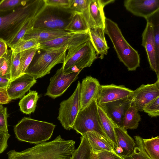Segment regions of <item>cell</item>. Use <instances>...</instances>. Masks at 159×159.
<instances>
[{
	"instance_id": "6da1fadb",
	"label": "cell",
	"mask_w": 159,
	"mask_h": 159,
	"mask_svg": "<svg viewBox=\"0 0 159 159\" xmlns=\"http://www.w3.org/2000/svg\"><path fill=\"white\" fill-rule=\"evenodd\" d=\"M45 5L44 0H28L25 5L0 11V39L7 43L24 24L35 18Z\"/></svg>"
},
{
	"instance_id": "7a4b0ae2",
	"label": "cell",
	"mask_w": 159,
	"mask_h": 159,
	"mask_svg": "<svg viewBox=\"0 0 159 159\" xmlns=\"http://www.w3.org/2000/svg\"><path fill=\"white\" fill-rule=\"evenodd\" d=\"M75 144L73 140H65L59 135L52 141L22 151L11 150L7 154L8 159H71L76 149Z\"/></svg>"
},
{
	"instance_id": "3957f363",
	"label": "cell",
	"mask_w": 159,
	"mask_h": 159,
	"mask_svg": "<svg viewBox=\"0 0 159 159\" xmlns=\"http://www.w3.org/2000/svg\"><path fill=\"white\" fill-rule=\"evenodd\" d=\"M104 31L111 41L120 61L129 71L135 70L140 66L139 54L126 40L117 24L106 17Z\"/></svg>"
},
{
	"instance_id": "277c9868",
	"label": "cell",
	"mask_w": 159,
	"mask_h": 159,
	"mask_svg": "<svg viewBox=\"0 0 159 159\" xmlns=\"http://www.w3.org/2000/svg\"><path fill=\"white\" fill-rule=\"evenodd\" d=\"M55 127L52 123L25 117L14 126V131L19 140L37 144L48 140Z\"/></svg>"
},
{
	"instance_id": "5b68a950",
	"label": "cell",
	"mask_w": 159,
	"mask_h": 159,
	"mask_svg": "<svg viewBox=\"0 0 159 159\" xmlns=\"http://www.w3.org/2000/svg\"><path fill=\"white\" fill-rule=\"evenodd\" d=\"M68 48L67 45L48 49L39 48L25 73L36 79L49 74L55 66L63 63Z\"/></svg>"
},
{
	"instance_id": "8992f818",
	"label": "cell",
	"mask_w": 159,
	"mask_h": 159,
	"mask_svg": "<svg viewBox=\"0 0 159 159\" xmlns=\"http://www.w3.org/2000/svg\"><path fill=\"white\" fill-rule=\"evenodd\" d=\"M97 57L96 51L90 39H89L66 53L62 65L63 73L80 72L83 69L91 66Z\"/></svg>"
},
{
	"instance_id": "52a82bcc",
	"label": "cell",
	"mask_w": 159,
	"mask_h": 159,
	"mask_svg": "<svg viewBox=\"0 0 159 159\" xmlns=\"http://www.w3.org/2000/svg\"><path fill=\"white\" fill-rule=\"evenodd\" d=\"M72 13L69 9L46 5L35 18L32 29L65 30Z\"/></svg>"
},
{
	"instance_id": "ba28073f",
	"label": "cell",
	"mask_w": 159,
	"mask_h": 159,
	"mask_svg": "<svg viewBox=\"0 0 159 159\" xmlns=\"http://www.w3.org/2000/svg\"><path fill=\"white\" fill-rule=\"evenodd\" d=\"M72 129L81 136H84L87 131H94L108 138L101 124L96 100H94L85 107L80 110Z\"/></svg>"
},
{
	"instance_id": "9c48e42d",
	"label": "cell",
	"mask_w": 159,
	"mask_h": 159,
	"mask_svg": "<svg viewBox=\"0 0 159 159\" xmlns=\"http://www.w3.org/2000/svg\"><path fill=\"white\" fill-rule=\"evenodd\" d=\"M80 84V82L78 81L76 88L72 95L60 104L57 119L63 127L67 130L72 129L76 118L81 110Z\"/></svg>"
},
{
	"instance_id": "30bf717a",
	"label": "cell",
	"mask_w": 159,
	"mask_h": 159,
	"mask_svg": "<svg viewBox=\"0 0 159 159\" xmlns=\"http://www.w3.org/2000/svg\"><path fill=\"white\" fill-rule=\"evenodd\" d=\"M80 72L64 74L63 67L57 71L50 79L45 95L55 99L61 96L71 84L78 78Z\"/></svg>"
},
{
	"instance_id": "8fae6325",
	"label": "cell",
	"mask_w": 159,
	"mask_h": 159,
	"mask_svg": "<svg viewBox=\"0 0 159 159\" xmlns=\"http://www.w3.org/2000/svg\"><path fill=\"white\" fill-rule=\"evenodd\" d=\"M159 97V78L152 84H142L134 90L129 98L131 105L139 111H143L147 104Z\"/></svg>"
},
{
	"instance_id": "7c38bea8",
	"label": "cell",
	"mask_w": 159,
	"mask_h": 159,
	"mask_svg": "<svg viewBox=\"0 0 159 159\" xmlns=\"http://www.w3.org/2000/svg\"><path fill=\"white\" fill-rule=\"evenodd\" d=\"M90 39L88 32L70 33V34L48 41L40 43L39 48L48 49L68 46V53L82 43Z\"/></svg>"
},
{
	"instance_id": "4fadbf2b",
	"label": "cell",
	"mask_w": 159,
	"mask_h": 159,
	"mask_svg": "<svg viewBox=\"0 0 159 159\" xmlns=\"http://www.w3.org/2000/svg\"><path fill=\"white\" fill-rule=\"evenodd\" d=\"M133 91L124 85H100L96 100L97 104L100 105L129 98Z\"/></svg>"
},
{
	"instance_id": "5bb4252c",
	"label": "cell",
	"mask_w": 159,
	"mask_h": 159,
	"mask_svg": "<svg viewBox=\"0 0 159 159\" xmlns=\"http://www.w3.org/2000/svg\"><path fill=\"white\" fill-rule=\"evenodd\" d=\"M115 1L114 0H90L88 9L83 15L89 29L97 27L104 29L106 17L103 8L106 5Z\"/></svg>"
},
{
	"instance_id": "9a60e30c",
	"label": "cell",
	"mask_w": 159,
	"mask_h": 159,
	"mask_svg": "<svg viewBox=\"0 0 159 159\" xmlns=\"http://www.w3.org/2000/svg\"><path fill=\"white\" fill-rule=\"evenodd\" d=\"M36 82L34 77L26 73L10 81L6 88L9 98L11 100L22 98Z\"/></svg>"
},
{
	"instance_id": "2e32d148",
	"label": "cell",
	"mask_w": 159,
	"mask_h": 159,
	"mask_svg": "<svg viewBox=\"0 0 159 159\" xmlns=\"http://www.w3.org/2000/svg\"><path fill=\"white\" fill-rule=\"evenodd\" d=\"M142 45L145 48L151 69L159 78V63L157 61L156 45L152 25L147 22L142 34Z\"/></svg>"
},
{
	"instance_id": "e0dca14e",
	"label": "cell",
	"mask_w": 159,
	"mask_h": 159,
	"mask_svg": "<svg viewBox=\"0 0 159 159\" xmlns=\"http://www.w3.org/2000/svg\"><path fill=\"white\" fill-rule=\"evenodd\" d=\"M124 4L128 11L145 18L159 10V0H126Z\"/></svg>"
},
{
	"instance_id": "ac0fdd59",
	"label": "cell",
	"mask_w": 159,
	"mask_h": 159,
	"mask_svg": "<svg viewBox=\"0 0 159 159\" xmlns=\"http://www.w3.org/2000/svg\"><path fill=\"white\" fill-rule=\"evenodd\" d=\"M100 85L98 80L91 76H87L82 80L80 88L81 109L97 100Z\"/></svg>"
},
{
	"instance_id": "d6986e66",
	"label": "cell",
	"mask_w": 159,
	"mask_h": 159,
	"mask_svg": "<svg viewBox=\"0 0 159 159\" xmlns=\"http://www.w3.org/2000/svg\"><path fill=\"white\" fill-rule=\"evenodd\" d=\"M114 129L117 142L115 148L116 153L122 157L131 155L136 146L134 140L128 134L126 129L114 123Z\"/></svg>"
},
{
	"instance_id": "ffe728a7",
	"label": "cell",
	"mask_w": 159,
	"mask_h": 159,
	"mask_svg": "<svg viewBox=\"0 0 159 159\" xmlns=\"http://www.w3.org/2000/svg\"><path fill=\"white\" fill-rule=\"evenodd\" d=\"M130 104L131 101L129 98L100 105L104 108L113 122L122 127L124 117Z\"/></svg>"
},
{
	"instance_id": "44dd1931",
	"label": "cell",
	"mask_w": 159,
	"mask_h": 159,
	"mask_svg": "<svg viewBox=\"0 0 159 159\" xmlns=\"http://www.w3.org/2000/svg\"><path fill=\"white\" fill-rule=\"evenodd\" d=\"M84 136L87 139L92 153L97 154L101 152L108 151L116 153L113 143L108 138L98 133L89 131Z\"/></svg>"
},
{
	"instance_id": "7402d4cb",
	"label": "cell",
	"mask_w": 159,
	"mask_h": 159,
	"mask_svg": "<svg viewBox=\"0 0 159 159\" xmlns=\"http://www.w3.org/2000/svg\"><path fill=\"white\" fill-rule=\"evenodd\" d=\"M104 29L97 27L89 29V33L90 39L96 51L97 55L102 59L107 55L109 47L106 42Z\"/></svg>"
},
{
	"instance_id": "603a6c76",
	"label": "cell",
	"mask_w": 159,
	"mask_h": 159,
	"mask_svg": "<svg viewBox=\"0 0 159 159\" xmlns=\"http://www.w3.org/2000/svg\"><path fill=\"white\" fill-rule=\"evenodd\" d=\"M70 33L63 30L31 29L26 33L23 39H35L40 43L52 40Z\"/></svg>"
},
{
	"instance_id": "cb8c5ba5",
	"label": "cell",
	"mask_w": 159,
	"mask_h": 159,
	"mask_svg": "<svg viewBox=\"0 0 159 159\" xmlns=\"http://www.w3.org/2000/svg\"><path fill=\"white\" fill-rule=\"evenodd\" d=\"M98 108L102 128L108 138L113 143L115 149L117 145V142L114 129V123L102 106L98 105Z\"/></svg>"
},
{
	"instance_id": "d4e9b609",
	"label": "cell",
	"mask_w": 159,
	"mask_h": 159,
	"mask_svg": "<svg viewBox=\"0 0 159 159\" xmlns=\"http://www.w3.org/2000/svg\"><path fill=\"white\" fill-rule=\"evenodd\" d=\"M89 27L83 14L73 12L71 19L65 30L72 33L88 32Z\"/></svg>"
},
{
	"instance_id": "484cf974",
	"label": "cell",
	"mask_w": 159,
	"mask_h": 159,
	"mask_svg": "<svg viewBox=\"0 0 159 159\" xmlns=\"http://www.w3.org/2000/svg\"><path fill=\"white\" fill-rule=\"evenodd\" d=\"M39 98V96L37 92L30 91L19 102V105L21 111L26 114H29L34 112Z\"/></svg>"
},
{
	"instance_id": "4316f807",
	"label": "cell",
	"mask_w": 159,
	"mask_h": 159,
	"mask_svg": "<svg viewBox=\"0 0 159 159\" xmlns=\"http://www.w3.org/2000/svg\"><path fill=\"white\" fill-rule=\"evenodd\" d=\"M141 118L139 111L133 106L130 105L124 117L122 127L125 129H137Z\"/></svg>"
},
{
	"instance_id": "83f0119b",
	"label": "cell",
	"mask_w": 159,
	"mask_h": 159,
	"mask_svg": "<svg viewBox=\"0 0 159 159\" xmlns=\"http://www.w3.org/2000/svg\"><path fill=\"white\" fill-rule=\"evenodd\" d=\"M143 148L151 159H159V137L143 139Z\"/></svg>"
},
{
	"instance_id": "f1b7e54d",
	"label": "cell",
	"mask_w": 159,
	"mask_h": 159,
	"mask_svg": "<svg viewBox=\"0 0 159 159\" xmlns=\"http://www.w3.org/2000/svg\"><path fill=\"white\" fill-rule=\"evenodd\" d=\"M147 22L151 24L152 26L154 39L157 59L159 63V10L145 18Z\"/></svg>"
},
{
	"instance_id": "f546056e",
	"label": "cell",
	"mask_w": 159,
	"mask_h": 159,
	"mask_svg": "<svg viewBox=\"0 0 159 159\" xmlns=\"http://www.w3.org/2000/svg\"><path fill=\"white\" fill-rule=\"evenodd\" d=\"M92 152L87 139L85 136H81L80 144L75 150L71 159H90Z\"/></svg>"
},
{
	"instance_id": "4dcf8cb0",
	"label": "cell",
	"mask_w": 159,
	"mask_h": 159,
	"mask_svg": "<svg viewBox=\"0 0 159 159\" xmlns=\"http://www.w3.org/2000/svg\"><path fill=\"white\" fill-rule=\"evenodd\" d=\"M38 49L39 47H35L20 52V64L19 76L25 74Z\"/></svg>"
},
{
	"instance_id": "1f68e13d",
	"label": "cell",
	"mask_w": 159,
	"mask_h": 159,
	"mask_svg": "<svg viewBox=\"0 0 159 159\" xmlns=\"http://www.w3.org/2000/svg\"><path fill=\"white\" fill-rule=\"evenodd\" d=\"M134 138L136 146L134 152L131 155L123 157L125 159H151L144 149L143 138L139 136H134Z\"/></svg>"
},
{
	"instance_id": "d6a6232c",
	"label": "cell",
	"mask_w": 159,
	"mask_h": 159,
	"mask_svg": "<svg viewBox=\"0 0 159 159\" xmlns=\"http://www.w3.org/2000/svg\"><path fill=\"white\" fill-rule=\"evenodd\" d=\"M36 17L28 20L24 24L15 36L7 43V46L11 48L19 41L23 39L26 33L32 28Z\"/></svg>"
},
{
	"instance_id": "836d02e7",
	"label": "cell",
	"mask_w": 159,
	"mask_h": 159,
	"mask_svg": "<svg viewBox=\"0 0 159 159\" xmlns=\"http://www.w3.org/2000/svg\"><path fill=\"white\" fill-rule=\"evenodd\" d=\"M40 43L35 39H22L11 48L15 52L20 53L23 51L32 48L39 47Z\"/></svg>"
},
{
	"instance_id": "e575fe53",
	"label": "cell",
	"mask_w": 159,
	"mask_h": 159,
	"mask_svg": "<svg viewBox=\"0 0 159 159\" xmlns=\"http://www.w3.org/2000/svg\"><path fill=\"white\" fill-rule=\"evenodd\" d=\"M89 2L90 0H70L68 9L84 15L88 9Z\"/></svg>"
},
{
	"instance_id": "d590c367",
	"label": "cell",
	"mask_w": 159,
	"mask_h": 159,
	"mask_svg": "<svg viewBox=\"0 0 159 159\" xmlns=\"http://www.w3.org/2000/svg\"><path fill=\"white\" fill-rule=\"evenodd\" d=\"M20 64V53L12 51L10 81L19 76Z\"/></svg>"
},
{
	"instance_id": "8d00e7d4",
	"label": "cell",
	"mask_w": 159,
	"mask_h": 159,
	"mask_svg": "<svg viewBox=\"0 0 159 159\" xmlns=\"http://www.w3.org/2000/svg\"><path fill=\"white\" fill-rule=\"evenodd\" d=\"M12 50H8L5 55V59L0 66V76L10 80L11 75V69Z\"/></svg>"
},
{
	"instance_id": "74e56055",
	"label": "cell",
	"mask_w": 159,
	"mask_h": 159,
	"mask_svg": "<svg viewBox=\"0 0 159 159\" xmlns=\"http://www.w3.org/2000/svg\"><path fill=\"white\" fill-rule=\"evenodd\" d=\"M28 0H2L0 2V11L14 9L26 3Z\"/></svg>"
},
{
	"instance_id": "f35d334b",
	"label": "cell",
	"mask_w": 159,
	"mask_h": 159,
	"mask_svg": "<svg viewBox=\"0 0 159 159\" xmlns=\"http://www.w3.org/2000/svg\"><path fill=\"white\" fill-rule=\"evenodd\" d=\"M143 111L151 117L159 116V97L157 98L143 108Z\"/></svg>"
},
{
	"instance_id": "ab89813d",
	"label": "cell",
	"mask_w": 159,
	"mask_h": 159,
	"mask_svg": "<svg viewBox=\"0 0 159 159\" xmlns=\"http://www.w3.org/2000/svg\"><path fill=\"white\" fill-rule=\"evenodd\" d=\"M47 5L68 9L70 0H44Z\"/></svg>"
},
{
	"instance_id": "60d3db41",
	"label": "cell",
	"mask_w": 159,
	"mask_h": 159,
	"mask_svg": "<svg viewBox=\"0 0 159 159\" xmlns=\"http://www.w3.org/2000/svg\"><path fill=\"white\" fill-rule=\"evenodd\" d=\"M7 111L6 107L0 110V130L8 132L7 125Z\"/></svg>"
},
{
	"instance_id": "b9f144b4",
	"label": "cell",
	"mask_w": 159,
	"mask_h": 159,
	"mask_svg": "<svg viewBox=\"0 0 159 159\" xmlns=\"http://www.w3.org/2000/svg\"><path fill=\"white\" fill-rule=\"evenodd\" d=\"M10 136L8 132L0 130V154L3 152L8 147L7 141Z\"/></svg>"
},
{
	"instance_id": "7bdbcfd3",
	"label": "cell",
	"mask_w": 159,
	"mask_h": 159,
	"mask_svg": "<svg viewBox=\"0 0 159 159\" xmlns=\"http://www.w3.org/2000/svg\"><path fill=\"white\" fill-rule=\"evenodd\" d=\"M97 154L99 159H125L116 153L108 151L101 152Z\"/></svg>"
},
{
	"instance_id": "ee69618b",
	"label": "cell",
	"mask_w": 159,
	"mask_h": 159,
	"mask_svg": "<svg viewBox=\"0 0 159 159\" xmlns=\"http://www.w3.org/2000/svg\"><path fill=\"white\" fill-rule=\"evenodd\" d=\"M6 88H0V104H7L11 101L7 95Z\"/></svg>"
},
{
	"instance_id": "f6af8a7d",
	"label": "cell",
	"mask_w": 159,
	"mask_h": 159,
	"mask_svg": "<svg viewBox=\"0 0 159 159\" xmlns=\"http://www.w3.org/2000/svg\"><path fill=\"white\" fill-rule=\"evenodd\" d=\"M7 43L0 39V57H3L7 53Z\"/></svg>"
},
{
	"instance_id": "bcb514c9",
	"label": "cell",
	"mask_w": 159,
	"mask_h": 159,
	"mask_svg": "<svg viewBox=\"0 0 159 159\" xmlns=\"http://www.w3.org/2000/svg\"><path fill=\"white\" fill-rule=\"evenodd\" d=\"M10 81L9 79L0 76V88H7Z\"/></svg>"
},
{
	"instance_id": "7dc6e473",
	"label": "cell",
	"mask_w": 159,
	"mask_h": 159,
	"mask_svg": "<svg viewBox=\"0 0 159 159\" xmlns=\"http://www.w3.org/2000/svg\"><path fill=\"white\" fill-rule=\"evenodd\" d=\"M90 159H99L97 154L93 153L92 152Z\"/></svg>"
},
{
	"instance_id": "c3c4849f",
	"label": "cell",
	"mask_w": 159,
	"mask_h": 159,
	"mask_svg": "<svg viewBox=\"0 0 159 159\" xmlns=\"http://www.w3.org/2000/svg\"><path fill=\"white\" fill-rule=\"evenodd\" d=\"M5 58V56L3 57H0V66L4 61Z\"/></svg>"
},
{
	"instance_id": "681fc988",
	"label": "cell",
	"mask_w": 159,
	"mask_h": 159,
	"mask_svg": "<svg viewBox=\"0 0 159 159\" xmlns=\"http://www.w3.org/2000/svg\"><path fill=\"white\" fill-rule=\"evenodd\" d=\"M3 106H2V104H0V110L3 107Z\"/></svg>"
}]
</instances>
